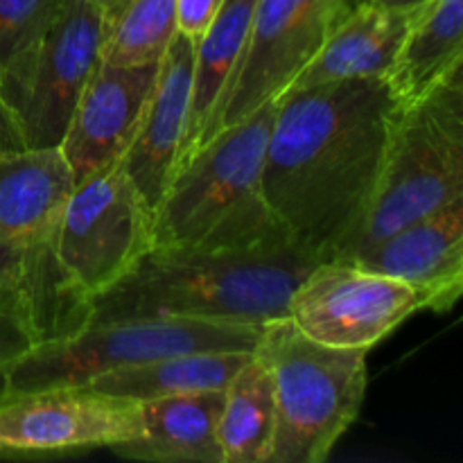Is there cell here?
<instances>
[{
    "label": "cell",
    "mask_w": 463,
    "mask_h": 463,
    "mask_svg": "<svg viewBox=\"0 0 463 463\" xmlns=\"http://www.w3.org/2000/svg\"><path fill=\"white\" fill-rule=\"evenodd\" d=\"M107 23L90 0H66L52 25L0 75L27 149L61 145L72 109L102 61Z\"/></svg>",
    "instance_id": "obj_8"
},
{
    "label": "cell",
    "mask_w": 463,
    "mask_h": 463,
    "mask_svg": "<svg viewBox=\"0 0 463 463\" xmlns=\"http://www.w3.org/2000/svg\"><path fill=\"white\" fill-rule=\"evenodd\" d=\"M274 389L267 366L251 353L224 389L220 437L224 463H269L274 450Z\"/></svg>",
    "instance_id": "obj_21"
},
{
    "label": "cell",
    "mask_w": 463,
    "mask_h": 463,
    "mask_svg": "<svg viewBox=\"0 0 463 463\" xmlns=\"http://www.w3.org/2000/svg\"><path fill=\"white\" fill-rule=\"evenodd\" d=\"M463 71V0H423L410 9L405 34L387 72L398 107L428 98Z\"/></svg>",
    "instance_id": "obj_16"
},
{
    "label": "cell",
    "mask_w": 463,
    "mask_h": 463,
    "mask_svg": "<svg viewBox=\"0 0 463 463\" xmlns=\"http://www.w3.org/2000/svg\"><path fill=\"white\" fill-rule=\"evenodd\" d=\"M224 0H179V32L197 43Z\"/></svg>",
    "instance_id": "obj_25"
},
{
    "label": "cell",
    "mask_w": 463,
    "mask_h": 463,
    "mask_svg": "<svg viewBox=\"0 0 463 463\" xmlns=\"http://www.w3.org/2000/svg\"><path fill=\"white\" fill-rule=\"evenodd\" d=\"M193 66L194 43L179 32L158 63L154 89L134 138L120 158L122 170L136 185L143 202L152 208V215L184 161L190 125Z\"/></svg>",
    "instance_id": "obj_14"
},
{
    "label": "cell",
    "mask_w": 463,
    "mask_h": 463,
    "mask_svg": "<svg viewBox=\"0 0 463 463\" xmlns=\"http://www.w3.org/2000/svg\"><path fill=\"white\" fill-rule=\"evenodd\" d=\"M274 111L276 99L222 127L181 163L154 208V247L256 251L292 242L262 190Z\"/></svg>",
    "instance_id": "obj_3"
},
{
    "label": "cell",
    "mask_w": 463,
    "mask_h": 463,
    "mask_svg": "<svg viewBox=\"0 0 463 463\" xmlns=\"http://www.w3.org/2000/svg\"><path fill=\"white\" fill-rule=\"evenodd\" d=\"M154 249V215L120 161L77 181L59 229V265L89 307Z\"/></svg>",
    "instance_id": "obj_9"
},
{
    "label": "cell",
    "mask_w": 463,
    "mask_h": 463,
    "mask_svg": "<svg viewBox=\"0 0 463 463\" xmlns=\"http://www.w3.org/2000/svg\"><path fill=\"white\" fill-rule=\"evenodd\" d=\"M355 5L357 0H256L242 61L215 131L285 93Z\"/></svg>",
    "instance_id": "obj_12"
},
{
    "label": "cell",
    "mask_w": 463,
    "mask_h": 463,
    "mask_svg": "<svg viewBox=\"0 0 463 463\" xmlns=\"http://www.w3.org/2000/svg\"><path fill=\"white\" fill-rule=\"evenodd\" d=\"M265 326L197 319H116L41 339L0 373V396L81 387L111 371L194 351L253 353Z\"/></svg>",
    "instance_id": "obj_7"
},
{
    "label": "cell",
    "mask_w": 463,
    "mask_h": 463,
    "mask_svg": "<svg viewBox=\"0 0 463 463\" xmlns=\"http://www.w3.org/2000/svg\"><path fill=\"white\" fill-rule=\"evenodd\" d=\"M41 342L30 315L12 289L0 285V373Z\"/></svg>",
    "instance_id": "obj_24"
},
{
    "label": "cell",
    "mask_w": 463,
    "mask_h": 463,
    "mask_svg": "<svg viewBox=\"0 0 463 463\" xmlns=\"http://www.w3.org/2000/svg\"><path fill=\"white\" fill-rule=\"evenodd\" d=\"M420 310H430L428 298L410 283L333 258L303 276L288 319L315 342L371 351Z\"/></svg>",
    "instance_id": "obj_10"
},
{
    "label": "cell",
    "mask_w": 463,
    "mask_h": 463,
    "mask_svg": "<svg viewBox=\"0 0 463 463\" xmlns=\"http://www.w3.org/2000/svg\"><path fill=\"white\" fill-rule=\"evenodd\" d=\"M407 16L410 9L357 3L330 30L292 86L301 89L360 77H387L405 34Z\"/></svg>",
    "instance_id": "obj_17"
},
{
    "label": "cell",
    "mask_w": 463,
    "mask_h": 463,
    "mask_svg": "<svg viewBox=\"0 0 463 463\" xmlns=\"http://www.w3.org/2000/svg\"><path fill=\"white\" fill-rule=\"evenodd\" d=\"M321 262L289 242L256 251L154 247L129 274L90 298L84 324L197 319L267 326L288 317L292 292Z\"/></svg>",
    "instance_id": "obj_2"
},
{
    "label": "cell",
    "mask_w": 463,
    "mask_h": 463,
    "mask_svg": "<svg viewBox=\"0 0 463 463\" xmlns=\"http://www.w3.org/2000/svg\"><path fill=\"white\" fill-rule=\"evenodd\" d=\"M107 21L102 61L113 66L161 63L179 34V0H127Z\"/></svg>",
    "instance_id": "obj_22"
},
{
    "label": "cell",
    "mask_w": 463,
    "mask_h": 463,
    "mask_svg": "<svg viewBox=\"0 0 463 463\" xmlns=\"http://www.w3.org/2000/svg\"><path fill=\"white\" fill-rule=\"evenodd\" d=\"M66 0H0V75L52 25Z\"/></svg>",
    "instance_id": "obj_23"
},
{
    "label": "cell",
    "mask_w": 463,
    "mask_h": 463,
    "mask_svg": "<svg viewBox=\"0 0 463 463\" xmlns=\"http://www.w3.org/2000/svg\"><path fill=\"white\" fill-rule=\"evenodd\" d=\"M156 72L158 63H98L72 109L71 122L59 145L75 184L120 161L134 138Z\"/></svg>",
    "instance_id": "obj_13"
},
{
    "label": "cell",
    "mask_w": 463,
    "mask_h": 463,
    "mask_svg": "<svg viewBox=\"0 0 463 463\" xmlns=\"http://www.w3.org/2000/svg\"><path fill=\"white\" fill-rule=\"evenodd\" d=\"M249 357L251 353L247 351L179 353L111 371L84 387L138 402L179 393L224 392Z\"/></svg>",
    "instance_id": "obj_20"
},
{
    "label": "cell",
    "mask_w": 463,
    "mask_h": 463,
    "mask_svg": "<svg viewBox=\"0 0 463 463\" xmlns=\"http://www.w3.org/2000/svg\"><path fill=\"white\" fill-rule=\"evenodd\" d=\"M143 432L140 402L90 387H50L0 396V457L116 450Z\"/></svg>",
    "instance_id": "obj_11"
},
{
    "label": "cell",
    "mask_w": 463,
    "mask_h": 463,
    "mask_svg": "<svg viewBox=\"0 0 463 463\" xmlns=\"http://www.w3.org/2000/svg\"><path fill=\"white\" fill-rule=\"evenodd\" d=\"M222 402L224 392L179 393L143 401V432L113 452L140 461L224 463L217 437Z\"/></svg>",
    "instance_id": "obj_18"
},
{
    "label": "cell",
    "mask_w": 463,
    "mask_h": 463,
    "mask_svg": "<svg viewBox=\"0 0 463 463\" xmlns=\"http://www.w3.org/2000/svg\"><path fill=\"white\" fill-rule=\"evenodd\" d=\"M459 199H463V71H457L428 98L398 107L364 215L333 258L366 251L402 226Z\"/></svg>",
    "instance_id": "obj_5"
},
{
    "label": "cell",
    "mask_w": 463,
    "mask_h": 463,
    "mask_svg": "<svg viewBox=\"0 0 463 463\" xmlns=\"http://www.w3.org/2000/svg\"><path fill=\"white\" fill-rule=\"evenodd\" d=\"M23 149H27V143L23 138L16 116L12 113L3 90H0V158L9 156V154H18Z\"/></svg>",
    "instance_id": "obj_26"
},
{
    "label": "cell",
    "mask_w": 463,
    "mask_h": 463,
    "mask_svg": "<svg viewBox=\"0 0 463 463\" xmlns=\"http://www.w3.org/2000/svg\"><path fill=\"white\" fill-rule=\"evenodd\" d=\"M357 3L380 5V7H392V9H411L416 7V5L423 3V0H357Z\"/></svg>",
    "instance_id": "obj_27"
},
{
    "label": "cell",
    "mask_w": 463,
    "mask_h": 463,
    "mask_svg": "<svg viewBox=\"0 0 463 463\" xmlns=\"http://www.w3.org/2000/svg\"><path fill=\"white\" fill-rule=\"evenodd\" d=\"M253 7L256 0H224L208 30L194 43L190 125L184 161L215 131L217 118L242 61Z\"/></svg>",
    "instance_id": "obj_19"
},
{
    "label": "cell",
    "mask_w": 463,
    "mask_h": 463,
    "mask_svg": "<svg viewBox=\"0 0 463 463\" xmlns=\"http://www.w3.org/2000/svg\"><path fill=\"white\" fill-rule=\"evenodd\" d=\"M72 185L59 147L0 158V285L21 298L41 339L86 321V307L59 265V229Z\"/></svg>",
    "instance_id": "obj_4"
},
{
    "label": "cell",
    "mask_w": 463,
    "mask_h": 463,
    "mask_svg": "<svg viewBox=\"0 0 463 463\" xmlns=\"http://www.w3.org/2000/svg\"><path fill=\"white\" fill-rule=\"evenodd\" d=\"M396 111L384 77L292 86L276 98L262 190L292 242L319 260L360 224Z\"/></svg>",
    "instance_id": "obj_1"
},
{
    "label": "cell",
    "mask_w": 463,
    "mask_h": 463,
    "mask_svg": "<svg viewBox=\"0 0 463 463\" xmlns=\"http://www.w3.org/2000/svg\"><path fill=\"white\" fill-rule=\"evenodd\" d=\"M90 3L98 5V7L102 9V12L107 14V18H109V16H113V14H116L118 9H120L122 5L127 3V0H90Z\"/></svg>",
    "instance_id": "obj_28"
},
{
    "label": "cell",
    "mask_w": 463,
    "mask_h": 463,
    "mask_svg": "<svg viewBox=\"0 0 463 463\" xmlns=\"http://www.w3.org/2000/svg\"><path fill=\"white\" fill-rule=\"evenodd\" d=\"M253 353L274 389L269 463H324L364 405L369 351L315 342L283 317L262 328Z\"/></svg>",
    "instance_id": "obj_6"
},
{
    "label": "cell",
    "mask_w": 463,
    "mask_h": 463,
    "mask_svg": "<svg viewBox=\"0 0 463 463\" xmlns=\"http://www.w3.org/2000/svg\"><path fill=\"white\" fill-rule=\"evenodd\" d=\"M342 260L410 283L432 312L452 310L463 292V199Z\"/></svg>",
    "instance_id": "obj_15"
}]
</instances>
